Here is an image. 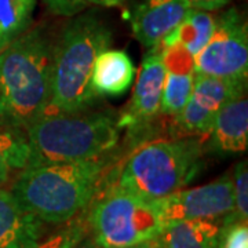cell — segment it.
Here are the masks:
<instances>
[{
	"mask_svg": "<svg viewBox=\"0 0 248 248\" xmlns=\"http://www.w3.org/2000/svg\"><path fill=\"white\" fill-rule=\"evenodd\" d=\"M43 3L53 14L60 17H73L87 7L84 0H43Z\"/></svg>",
	"mask_w": 248,
	"mask_h": 248,
	"instance_id": "cell-23",
	"label": "cell"
},
{
	"mask_svg": "<svg viewBox=\"0 0 248 248\" xmlns=\"http://www.w3.org/2000/svg\"><path fill=\"white\" fill-rule=\"evenodd\" d=\"M137 69L123 50L108 48L94 62L91 87L98 97H120L133 86Z\"/></svg>",
	"mask_w": 248,
	"mask_h": 248,
	"instance_id": "cell-14",
	"label": "cell"
},
{
	"mask_svg": "<svg viewBox=\"0 0 248 248\" xmlns=\"http://www.w3.org/2000/svg\"><path fill=\"white\" fill-rule=\"evenodd\" d=\"M31 149L24 131L14 128L0 130V187L17 175L29 163Z\"/></svg>",
	"mask_w": 248,
	"mask_h": 248,
	"instance_id": "cell-18",
	"label": "cell"
},
{
	"mask_svg": "<svg viewBox=\"0 0 248 248\" xmlns=\"http://www.w3.org/2000/svg\"><path fill=\"white\" fill-rule=\"evenodd\" d=\"M166 78L161 93L160 115L177 117L187 104L195 86L193 65L184 63H164Z\"/></svg>",
	"mask_w": 248,
	"mask_h": 248,
	"instance_id": "cell-17",
	"label": "cell"
},
{
	"mask_svg": "<svg viewBox=\"0 0 248 248\" xmlns=\"http://www.w3.org/2000/svg\"><path fill=\"white\" fill-rule=\"evenodd\" d=\"M205 152L215 155L241 153L248 146V102L246 95L222 108L215 117Z\"/></svg>",
	"mask_w": 248,
	"mask_h": 248,
	"instance_id": "cell-12",
	"label": "cell"
},
{
	"mask_svg": "<svg viewBox=\"0 0 248 248\" xmlns=\"http://www.w3.org/2000/svg\"><path fill=\"white\" fill-rule=\"evenodd\" d=\"M166 66L157 46L149 48L142 60L137 76L135 89L128 107L117 119V124L127 130L128 138L134 143L145 142L143 135L149 133L151 125L157 122Z\"/></svg>",
	"mask_w": 248,
	"mask_h": 248,
	"instance_id": "cell-9",
	"label": "cell"
},
{
	"mask_svg": "<svg viewBox=\"0 0 248 248\" xmlns=\"http://www.w3.org/2000/svg\"><path fill=\"white\" fill-rule=\"evenodd\" d=\"M24 134L31 149L29 163L97 159L112 153L120 141L117 117L89 109L45 112Z\"/></svg>",
	"mask_w": 248,
	"mask_h": 248,
	"instance_id": "cell-4",
	"label": "cell"
},
{
	"mask_svg": "<svg viewBox=\"0 0 248 248\" xmlns=\"http://www.w3.org/2000/svg\"><path fill=\"white\" fill-rule=\"evenodd\" d=\"M87 210L78 214L71 221L65 222L61 229L54 232L45 240L37 241L31 248H75L80 240L89 233Z\"/></svg>",
	"mask_w": 248,
	"mask_h": 248,
	"instance_id": "cell-20",
	"label": "cell"
},
{
	"mask_svg": "<svg viewBox=\"0 0 248 248\" xmlns=\"http://www.w3.org/2000/svg\"><path fill=\"white\" fill-rule=\"evenodd\" d=\"M43 233V222L24 210L10 190L0 187V248H31Z\"/></svg>",
	"mask_w": 248,
	"mask_h": 248,
	"instance_id": "cell-13",
	"label": "cell"
},
{
	"mask_svg": "<svg viewBox=\"0 0 248 248\" xmlns=\"http://www.w3.org/2000/svg\"><path fill=\"white\" fill-rule=\"evenodd\" d=\"M138 248H167V246H166L163 237L159 234V236H155V237L141 243Z\"/></svg>",
	"mask_w": 248,
	"mask_h": 248,
	"instance_id": "cell-25",
	"label": "cell"
},
{
	"mask_svg": "<svg viewBox=\"0 0 248 248\" xmlns=\"http://www.w3.org/2000/svg\"><path fill=\"white\" fill-rule=\"evenodd\" d=\"M75 248H99L98 247V244L95 243V240H94V237L91 236V233H89L83 237V239L80 240L79 243L75 246Z\"/></svg>",
	"mask_w": 248,
	"mask_h": 248,
	"instance_id": "cell-27",
	"label": "cell"
},
{
	"mask_svg": "<svg viewBox=\"0 0 248 248\" xmlns=\"http://www.w3.org/2000/svg\"><path fill=\"white\" fill-rule=\"evenodd\" d=\"M222 222L193 219L167 223L160 236L167 248H218Z\"/></svg>",
	"mask_w": 248,
	"mask_h": 248,
	"instance_id": "cell-16",
	"label": "cell"
},
{
	"mask_svg": "<svg viewBox=\"0 0 248 248\" xmlns=\"http://www.w3.org/2000/svg\"><path fill=\"white\" fill-rule=\"evenodd\" d=\"M193 69L197 75L247 81V21L234 7L215 18L213 35L195 57Z\"/></svg>",
	"mask_w": 248,
	"mask_h": 248,
	"instance_id": "cell-7",
	"label": "cell"
},
{
	"mask_svg": "<svg viewBox=\"0 0 248 248\" xmlns=\"http://www.w3.org/2000/svg\"><path fill=\"white\" fill-rule=\"evenodd\" d=\"M87 4H95V6H102V7H117L124 4L127 0H84Z\"/></svg>",
	"mask_w": 248,
	"mask_h": 248,
	"instance_id": "cell-26",
	"label": "cell"
},
{
	"mask_svg": "<svg viewBox=\"0 0 248 248\" xmlns=\"http://www.w3.org/2000/svg\"><path fill=\"white\" fill-rule=\"evenodd\" d=\"M215 18L210 11L192 9L185 19L157 46L161 48L175 47L195 58L213 35Z\"/></svg>",
	"mask_w": 248,
	"mask_h": 248,
	"instance_id": "cell-15",
	"label": "cell"
},
{
	"mask_svg": "<svg viewBox=\"0 0 248 248\" xmlns=\"http://www.w3.org/2000/svg\"><path fill=\"white\" fill-rule=\"evenodd\" d=\"M203 137L142 142L122 166L117 184L148 200L184 189L204 169Z\"/></svg>",
	"mask_w": 248,
	"mask_h": 248,
	"instance_id": "cell-5",
	"label": "cell"
},
{
	"mask_svg": "<svg viewBox=\"0 0 248 248\" xmlns=\"http://www.w3.org/2000/svg\"><path fill=\"white\" fill-rule=\"evenodd\" d=\"M115 160L112 152L80 161L29 163L16 175L10 192L43 223L63 225L89 208Z\"/></svg>",
	"mask_w": 248,
	"mask_h": 248,
	"instance_id": "cell-1",
	"label": "cell"
},
{
	"mask_svg": "<svg viewBox=\"0 0 248 248\" xmlns=\"http://www.w3.org/2000/svg\"><path fill=\"white\" fill-rule=\"evenodd\" d=\"M53 42L31 27L0 50V127L25 131L51 98Z\"/></svg>",
	"mask_w": 248,
	"mask_h": 248,
	"instance_id": "cell-2",
	"label": "cell"
},
{
	"mask_svg": "<svg viewBox=\"0 0 248 248\" xmlns=\"http://www.w3.org/2000/svg\"><path fill=\"white\" fill-rule=\"evenodd\" d=\"M36 0H0V50L32 27Z\"/></svg>",
	"mask_w": 248,
	"mask_h": 248,
	"instance_id": "cell-19",
	"label": "cell"
},
{
	"mask_svg": "<svg viewBox=\"0 0 248 248\" xmlns=\"http://www.w3.org/2000/svg\"><path fill=\"white\" fill-rule=\"evenodd\" d=\"M138 246H140V244H137V246H131V247H123V248H138Z\"/></svg>",
	"mask_w": 248,
	"mask_h": 248,
	"instance_id": "cell-28",
	"label": "cell"
},
{
	"mask_svg": "<svg viewBox=\"0 0 248 248\" xmlns=\"http://www.w3.org/2000/svg\"><path fill=\"white\" fill-rule=\"evenodd\" d=\"M192 10L187 0H143L134 11L131 29L143 47L157 46Z\"/></svg>",
	"mask_w": 248,
	"mask_h": 248,
	"instance_id": "cell-11",
	"label": "cell"
},
{
	"mask_svg": "<svg viewBox=\"0 0 248 248\" xmlns=\"http://www.w3.org/2000/svg\"><path fill=\"white\" fill-rule=\"evenodd\" d=\"M53 45L51 98L46 112H76L95 105L91 87L94 62L110 48L113 35L95 13L73 16Z\"/></svg>",
	"mask_w": 248,
	"mask_h": 248,
	"instance_id": "cell-3",
	"label": "cell"
},
{
	"mask_svg": "<svg viewBox=\"0 0 248 248\" xmlns=\"http://www.w3.org/2000/svg\"><path fill=\"white\" fill-rule=\"evenodd\" d=\"M105 184L87 210L89 231L98 247H131L159 236L164 225L155 200L110 184L109 178Z\"/></svg>",
	"mask_w": 248,
	"mask_h": 248,
	"instance_id": "cell-6",
	"label": "cell"
},
{
	"mask_svg": "<svg viewBox=\"0 0 248 248\" xmlns=\"http://www.w3.org/2000/svg\"><path fill=\"white\" fill-rule=\"evenodd\" d=\"M246 90L247 81L196 73L192 95L182 112L172 119V125L178 133L189 137H205L222 108L246 95Z\"/></svg>",
	"mask_w": 248,
	"mask_h": 248,
	"instance_id": "cell-10",
	"label": "cell"
},
{
	"mask_svg": "<svg viewBox=\"0 0 248 248\" xmlns=\"http://www.w3.org/2000/svg\"><path fill=\"white\" fill-rule=\"evenodd\" d=\"M155 202L164 226L172 222L193 219L222 222L234 208L233 181L226 174L214 182L181 189Z\"/></svg>",
	"mask_w": 248,
	"mask_h": 248,
	"instance_id": "cell-8",
	"label": "cell"
},
{
	"mask_svg": "<svg viewBox=\"0 0 248 248\" xmlns=\"http://www.w3.org/2000/svg\"><path fill=\"white\" fill-rule=\"evenodd\" d=\"M192 9L204 10V11H215L225 7L229 0H187Z\"/></svg>",
	"mask_w": 248,
	"mask_h": 248,
	"instance_id": "cell-24",
	"label": "cell"
},
{
	"mask_svg": "<svg viewBox=\"0 0 248 248\" xmlns=\"http://www.w3.org/2000/svg\"><path fill=\"white\" fill-rule=\"evenodd\" d=\"M233 181V196H234V208L233 213L223 219L222 223L229 222H247L248 219V170L247 161L243 160L234 166L232 175Z\"/></svg>",
	"mask_w": 248,
	"mask_h": 248,
	"instance_id": "cell-21",
	"label": "cell"
},
{
	"mask_svg": "<svg viewBox=\"0 0 248 248\" xmlns=\"http://www.w3.org/2000/svg\"><path fill=\"white\" fill-rule=\"evenodd\" d=\"M218 248H248L247 222L236 221L222 223Z\"/></svg>",
	"mask_w": 248,
	"mask_h": 248,
	"instance_id": "cell-22",
	"label": "cell"
}]
</instances>
